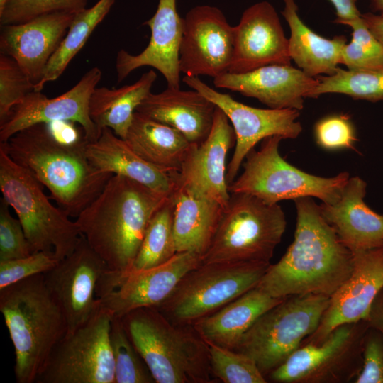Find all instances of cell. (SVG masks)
Returning a JSON list of instances; mask_svg holds the SVG:
<instances>
[{"instance_id":"cell-18","label":"cell","mask_w":383,"mask_h":383,"mask_svg":"<svg viewBox=\"0 0 383 383\" xmlns=\"http://www.w3.org/2000/svg\"><path fill=\"white\" fill-rule=\"evenodd\" d=\"M349 277L329 298L319 326L301 345H318L335 328L367 320L372 305L383 288V247L353 254Z\"/></svg>"},{"instance_id":"cell-35","label":"cell","mask_w":383,"mask_h":383,"mask_svg":"<svg viewBox=\"0 0 383 383\" xmlns=\"http://www.w3.org/2000/svg\"><path fill=\"white\" fill-rule=\"evenodd\" d=\"M109 341L114 362L115 383L155 382L145 362L134 347L121 317H113Z\"/></svg>"},{"instance_id":"cell-24","label":"cell","mask_w":383,"mask_h":383,"mask_svg":"<svg viewBox=\"0 0 383 383\" xmlns=\"http://www.w3.org/2000/svg\"><path fill=\"white\" fill-rule=\"evenodd\" d=\"M366 189L362 178L350 177L336 202L320 204L322 216L353 254L383 247V215L365 204Z\"/></svg>"},{"instance_id":"cell-29","label":"cell","mask_w":383,"mask_h":383,"mask_svg":"<svg viewBox=\"0 0 383 383\" xmlns=\"http://www.w3.org/2000/svg\"><path fill=\"white\" fill-rule=\"evenodd\" d=\"M174 194L177 252L203 257L211 243L223 206L185 187L177 186Z\"/></svg>"},{"instance_id":"cell-5","label":"cell","mask_w":383,"mask_h":383,"mask_svg":"<svg viewBox=\"0 0 383 383\" xmlns=\"http://www.w3.org/2000/svg\"><path fill=\"white\" fill-rule=\"evenodd\" d=\"M121 318L155 382H211L208 346L193 326L173 323L155 306Z\"/></svg>"},{"instance_id":"cell-38","label":"cell","mask_w":383,"mask_h":383,"mask_svg":"<svg viewBox=\"0 0 383 383\" xmlns=\"http://www.w3.org/2000/svg\"><path fill=\"white\" fill-rule=\"evenodd\" d=\"M87 0H6L0 11L1 26L26 22L55 13H76L86 8Z\"/></svg>"},{"instance_id":"cell-3","label":"cell","mask_w":383,"mask_h":383,"mask_svg":"<svg viewBox=\"0 0 383 383\" xmlns=\"http://www.w3.org/2000/svg\"><path fill=\"white\" fill-rule=\"evenodd\" d=\"M169 196L113 174L74 221L109 269L129 271L151 217Z\"/></svg>"},{"instance_id":"cell-13","label":"cell","mask_w":383,"mask_h":383,"mask_svg":"<svg viewBox=\"0 0 383 383\" xmlns=\"http://www.w3.org/2000/svg\"><path fill=\"white\" fill-rule=\"evenodd\" d=\"M202 263V257L190 252H177L169 261L140 271L104 270L96 297L113 317L135 309L157 306L173 292L182 277Z\"/></svg>"},{"instance_id":"cell-48","label":"cell","mask_w":383,"mask_h":383,"mask_svg":"<svg viewBox=\"0 0 383 383\" xmlns=\"http://www.w3.org/2000/svg\"><path fill=\"white\" fill-rule=\"evenodd\" d=\"M6 0H0V11L3 10V8L6 4Z\"/></svg>"},{"instance_id":"cell-45","label":"cell","mask_w":383,"mask_h":383,"mask_svg":"<svg viewBox=\"0 0 383 383\" xmlns=\"http://www.w3.org/2000/svg\"><path fill=\"white\" fill-rule=\"evenodd\" d=\"M367 321L370 327L377 329L383 335V288L372 305Z\"/></svg>"},{"instance_id":"cell-42","label":"cell","mask_w":383,"mask_h":383,"mask_svg":"<svg viewBox=\"0 0 383 383\" xmlns=\"http://www.w3.org/2000/svg\"><path fill=\"white\" fill-rule=\"evenodd\" d=\"M60 261L53 256L37 252L18 259L0 261V289L28 277L43 274Z\"/></svg>"},{"instance_id":"cell-30","label":"cell","mask_w":383,"mask_h":383,"mask_svg":"<svg viewBox=\"0 0 383 383\" xmlns=\"http://www.w3.org/2000/svg\"><path fill=\"white\" fill-rule=\"evenodd\" d=\"M284 2L282 14L290 28L291 60L311 77L333 74L340 63L341 50L347 42L346 38L337 35L328 39L316 34L299 18L295 0H284Z\"/></svg>"},{"instance_id":"cell-11","label":"cell","mask_w":383,"mask_h":383,"mask_svg":"<svg viewBox=\"0 0 383 383\" xmlns=\"http://www.w3.org/2000/svg\"><path fill=\"white\" fill-rule=\"evenodd\" d=\"M367 320L343 324L318 345H301L268 379L276 383H347L362 366Z\"/></svg>"},{"instance_id":"cell-27","label":"cell","mask_w":383,"mask_h":383,"mask_svg":"<svg viewBox=\"0 0 383 383\" xmlns=\"http://www.w3.org/2000/svg\"><path fill=\"white\" fill-rule=\"evenodd\" d=\"M285 298L255 287L192 326L205 342L234 350L255 321Z\"/></svg>"},{"instance_id":"cell-41","label":"cell","mask_w":383,"mask_h":383,"mask_svg":"<svg viewBox=\"0 0 383 383\" xmlns=\"http://www.w3.org/2000/svg\"><path fill=\"white\" fill-rule=\"evenodd\" d=\"M9 205L0 199V261L31 255L32 250L20 221L12 216Z\"/></svg>"},{"instance_id":"cell-32","label":"cell","mask_w":383,"mask_h":383,"mask_svg":"<svg viewBox=\"0 0 383 383\" xmlns=\"http://www.w3.org/2000/svg\"><path fill=\"white\" fill-rule=\"evenodd\" d=\"M114 2L115 0H99L93 6L75 13L65 36L48 62L41 79L35 84V91H41L46 83L62 75Z\"/></svg>"},{"instance_id":"cell-7","label":"cell","mask_w":383,"mask_h":383,"mask_svg":"<svg viewBox=\"0 0 383 383\" xmlns=\"http://www.w3.org/2000/svg\"><path fill=\"white\" fill-rule=\"evenodd\" d=\"M43 186L0 148V189L15 211L32 252H44L59 261L70 255L82 236L75 221L50 201Z\"/></svg>"},{"instance_id":"cell-31","label":"cell","mask_w":383,"mask_h":383,"mask_svg":"<svg viewBox=\"0 0 383 383\" xmlns=\"http://www.w3.org/2000/svg\"><path fill=\"white\" fill-rule=\"evenodd\" d=\"M156 79L155 72L151 70L132 84L118 89L96 87L89 99V111L99 130L109 128L124 139L136 109L151 92Z\"/></svg>"},{"instance_id":"cell-33","label":"cell","mask_w":383,"mask_h":383,"mask_svg":"<svg viewBox=\"0 0 383 383\" xmlns=\"http://www.w3.org/2000/svg\"><path fill=\"white\" fill-rule=\"evenodd\" d=\"M174 191L151 217L141 245L129 271H140L160 265L177 252L174 234Z\"/></svg>"},{"instance_id":"cell-23","label":"cell","mask_w":383,"mask_h":383,"mask_svg":"<svg viewBox=\"0 0 383 383\" xmlns=\"http://www.w3.org/2000/svg\"><path fill=\"white\" fill-rule=\"evenodd\" d=\"M213 84L257 99L270 109L300 111L318 80L291 65H270L245 73H224L213 78Z\"/></svg>"},{"instance_id":"cell-44","label":"cell","mask_w":383,"mask_h":383,"mask_svg":"<svg viewBox=\"0 0 383 383\" xmlns=\"http://www.w3.org/2000/svg\"><path fill=\"white\" fill-rule=\"evenodd\" d=\"M336 10L337 18L335 23L346 25L358 19L361 13L356 6V0H329Z\"/></svg>"},{"instance_id":"cell-10","label":"cell","mask_w":383,"mask_h":383,"mask_svg":"<svg viewBox=\"0 0 383 383\" xmlns=\"http://www.w3.org/2000/svg\"><path fill=\"white\" fill-rule=\"evenodd\" d=\"M329 298L313 294L286 297L255 321L234 350L250 357L268 376L315 332Z\"/></svg>"},{"instance_id":"cell-34","label":"cell","mask_w":383,"mask_h":383,"mask_svg":"<svg viewBox=\"0 0 383 383\" xmlns=\"http://www.w3.org/2000/svg\"><path fill=\"white\" fill-rule=\"evenodd\" d=\"M318 84L307 95L316 99L325 94H342L354 99L383 101V69L350 70L338 67L332 75L318 76Z\"/></svg>"},{"instance_id":"cell-6","label":"cell","mask_w":383,"mask_h":383,"mask_svg":"<svg viewBox=\"0 0 383 383\" xmlns=\"http://www.w3.org/2000/svg\"><path fill=\"white\" fill-rule=\"evenodd\" d=\"M278 204L245 193H231L202 263L270 262L285 232Z\"/></svg>"},{"instance_id":"cell-2","label":"cell","mask_w":383,"mask_h":383,"mask_svg":"<svg viewBox=\"0 0 383 383\" xmlns=\"http://www.w3.org/2000/svg\"><path fill=\"white\" fill-rule=\"evenodd\" d=\"M87 142L84 137L74 143L62 142L48 123H38L0 143V148L49 190L50 199L57 206L76 218L113 175L91 163L86 153Z\"/></svg>"},{"instance_id":"cell-26","label":"cell","mask_w":383,"mask_h":383,"mask_svg":"<svg viewBox=\"0 0 383 383\" xmlns=\"http://www.w3.org/2000/svg\"><path fill=\"white\" fill-rule=\"evenodd\" d=\"M86 153L91 163L102 172L124 176L167 196L176 189L173 174L142 159L109 128H104L96 140L87 142Z\"/></svg>"},{"instance_id":"cell-22","label":"cell","mask_w":383,"mask_h":383,"mask_svg":"<svg viewBox=\"0 0 383 383\" xmlns=\"http://www.w3.org/2000/svg\"><path fill=\"white\" fill-rule=\"evenodd\" d=\"M74 15L55 12L21 23L1 26L0 53L14 59L35 85Z\"/></svg>"},{"instance_id":"cell-14","label":"cell","mask_w":383,"mask_h":383,"mask_svg":"<svg viewBox=\"0 0 383 383\" xmlns=\"http://www.w3.org/2000/svg\"><path fill=\"white\" fill-rule=\"evenodd\" d=\"M182 81L221 109L228 118L235 132V150L227 167L228 185L236 178L246 155L263 139L279 135L295 139L302 131L298 121L300 113L294 109H259L235 100L227 94L211 88L199 77L186 76Z\"/></svg>"},{"instance_id":"cell-17","label":"cell","mask_w":383,"mask_h":383,"mask_svg":"<svg viewBox=\"0 0 383 383\" xmlns=\"http://www.w3.org/2000/svg\"><path fill=\"white\" fill-rule=\"evenodd\" d=\"M233 50V26L218 8L197 6L187 13L179 52L181 73L216 78L228 72Z\"/></svg>"},{"instance_id":"cell-25","label":"cell","mask_w":383,"mask_h":383,"mask_svg":"<svg viewBox=\"0 0 383 383\" xmlns=\"http://www.w3.org/2000/svg\"><path fill=\"white\" fill-rule=\"evenodd\" d=\"M216 106L198 91L167 87L150 92L136 111L180 131L193 144L200 145L208 137Z\"/></svg>"},{"instance_id":"cell-20","label":"cell","mask_w":383,"mask_h":383,"mask_svg":"<svg viewBox=\"0 0 383 383\" xmlns=\"http://www.w3.org/2000/svg\"><path fill=\"white\" fill-rule=\"evenodd\" d=\"M235 144L233 128L227 116L216 106L208 137L193 147L180 172L172 174L177 186L187 187L224 207L231 195L226 182V157Z\"/></svg>"},{"instance_id":"cell-1","label":"cell","mask_w":383,"mask_h":383,"mask_svg":"<svg viewBox=\"0 0 383 383\" xmlns=\"http://www.w3.org/2000/svg\"><path fill=\"white\" fill-rule=\"evenodd\" d=\"M294 240L270 264L256 287L276 298L313 294L331 297L350 275L352 252L340 240L312 197L294 200Z\"/></svg>"},{"instance_id":"cell-47","label":"cell","mask_w":383,"mask_h":383,"mask_svg":"<svg viewBox=\"0 0 383 383\" xmlns=\"http://www.w3.org/2000/svg\"><path fill=\"white\" fill-rule=\"evenodd\" d=\"M374 12L383 15V0H369Z\"/></svg>"},{"instance_id":"cell-8","label":"cell","mask_w":383,"mask_h":383,"mask_svg":"<svg viewBox=\"0 0 383 383\" xmlns=\"http://www.w3.org/2000/svg\"><path fill=\"white\" fill-rule=\"evenodd\" d=\"M283 139L279 135L267 137L258 150L254 148L246 155L243 172L228 185L230 194H249L270 204L301 197H316L328 204L336 202L349 173L323 177L293 166L279 153Z\"/></svg>"},{"instance_id":"cell-36","label":"cell","mask_w":383,"mask_h":383,"mask_svg":"<svg viewBox=\"0 0 383 383\" xmlns=\"http://www.w3.org/2000/svg\"><path fill=\"white\" fill-rule=\"evenodd\" d=\"M352 30V40L343 47L340 63L350 70L383 69V44L372 34L362 18L346 24Z\"/></svg>"},{"instance_id":"cell-4","label":"cell","mask_w":383,"mask_h":383,"mask_svg":"<svg viewBox=\"0 0 383 383\" xmlns=\"http://www.w3.org/2000/svg\"><path fill=\"white\" fill-rule=\"evenodd\" d=\"M43 274L0 289V311L14 348L18 383H35L51 351L67 333L65 317Z\"/></svg>"},{"instance_id":"cell-28","label":"cell","mask_w":383,"mask_h":383,"mask_svg":"<svg viewBox=\"0 0 383 383\" xmlns=\"http://www.w3.org/2000/svg\"><path fill=\"white\" fill-rule=\"evenodd\" d=\"M123 140L142 159L170 174L180 172L195 145L174 128L138 111Z\"/></svg>"},{"instance_id":"cell-15","label":"cell","mask_w":383,"mask_h":383,"mask_svg":"<svg viewBox=\"0 0 383 383\" xmlns=\"http://www.w3.org/2000/svg\"><path fill=\"white\" fill-rule=\"evenodd\" d=\"M101 74V70L94 67L73 87L52 99L40 91L29 93L0 123V143L7 142L16 133L30 126L57 121L77 123L88 142L96 140L101 131L89 116V104Z\"/></svg>"},{"instance_id":"cell-43","label":"cell","mask_w":383,"mask_h":383,"mask_svg":"<svg viewBox=\"0 0 383 383\" xmlns=\"http://www.w3.org/2000/svg\"><path fill=\"white\" fill-rule=\"evenodd\" d=\"M355 383H383V335L369 327L363 340L362 366Z\"/></svg>"},{"instance_id":"cell-46","label":"cell","mask_w":383,"mask_h":383,"mask_svg":"<svg viewBox=\"0 0 383 383\" xmlns=\"http://www.w3.org/2000/svg\"><path fill=\"white\" fill-rule=\"evenodd\" d=\"M361 18L372 34L383 44V15L361 13Z\"/></svg>"},{"instance_id":"cell-12","label":"cell","mask_w":383,"mask_h":383,"mask_svg":"<svg viewBox=\"0 0 383 383\" xmlns=\"http://www.w3.org/2000/svg\"><path fill=\"white\" fill-rule=\"evenodd\" d=\"M113 316L99 307L54 347L35 383H115L109 341Z\"/></svg>"},{"instance_id":"cell-40","label":"cell","mask_w":383,"mask_h":383,"mask_svg":"<svg viewBox=\"0 0 383 383\" xmlns=\"http://www.w3.org/2000/svg\"><path fill=\"white\" fill-rule=\"evenodd\" d=\"M316 143L323 149H355L357 140L355 127L347 114H334L320 119L315 125Z\"/></svg>"},{"instance_id":"cell-19","label":"cell","mask_w":383,"mask_h":383,"mask_svg":"<svg viewBox=\"0 0 383 383\" xmlns=\"http://www.w3.org/2000/svg\"><path fill=\"white\" fill-rule=\"evenodd\" d=\"M233 50L228 72L245 73L270 65H291L289 38L268 1L246 9L233 26Z\"/></svg>"},{"instance_id":"cell-37","label":"cell","mask_w":383,"mask_h":383,"mask_svg":"<svg viewBox=\"0 0 383 383\" xmlns=\"http://www.w3.org/2000/svg\"><path fill=\"white\" fill-rule=\"evenodd\" d=\"M208 346L211 374L224 383H266L255 362L248 356L213 343Z\"/></svg>"},{"instance_id":"cell-9","label":"cell","mask_w":383,"mask_h":383,"mask_svg":"<svg viewBox=\"0 0 383 383\" xmlns=\"http://www.w3.org/2000/svg\"><path fill=\"white\" fill-rule=\"evenodd\" d=\"M270 264L201 263L156 308L173 323L192 326L256 287Z\"/></svg>"},{"instance_id":"cell-16","label":"cell","mask_w":383,"mask_h":383,"mask_svg":"<svg viewBox=\"0 0 383 383\" xmlns=\"http://www.w3.org/2000/svg\"><path fill=\"white\" fill-rule=\"evenodd\" d=\"M107 267L82 235L74 251L43 274L47 287L65 317L67 333L85 324L100 307L96 289Z\"/></svg>"},{"instance_id":"cell-39","label":"cell","mask_w":383,"mask_h":383,"mask_svg":"<svg viewBox=\"0 0 383 383\" xmlns=\"http://www.w3.org/2000/svg\"><path fill=\"white\" fill-rule=\"evenodd\" d=\"M35 85L12 57L0 54V123Z\"/></svg>"},{"instance_id":"cell-21","label":"cell","mask_w":383,"mask_h":383,"mask_svg":"<svg viewBox=\"0 0 383 383\" xmlns=\"http://www.w3.org/2000/svg\"><path fill=\"white\" fill-rule=\"evenodd\" d=\"M151 32L148 46L138 55L120 50L116 59L117 82L120 83L133 71L150 66L165 78L167 87L179 89V47L184 30V18L177 13L176 0H159L152 18L143 23Z\"/></svg>"}]
</instances>
